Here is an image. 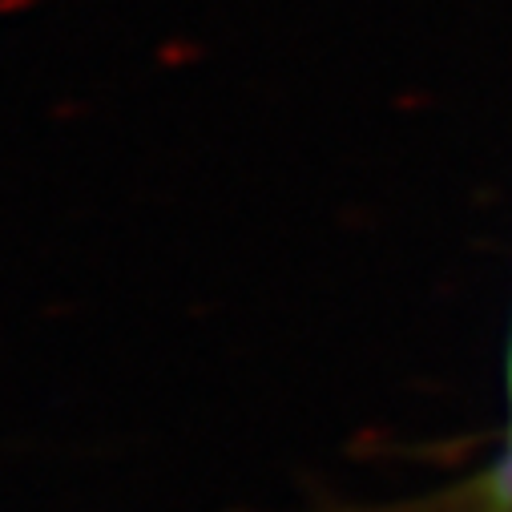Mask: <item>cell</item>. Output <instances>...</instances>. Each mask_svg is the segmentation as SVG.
<instances>
[{
	"label": "cell",
	"instance_id": "1",
	"mask_svg": "<svg viewBox=\"0 0 512 512\" xmlns=\"http://www.w3.org/2000/svg\"><path fill=\"white\" fill-rule=\"evenodd\" d=\"M508 400H512V359H508ZM488 496L496 508L512 512V424H508V444H504V456L496 464V472L488 476Z\"/></svg>",
	"mask_w": 512,
	"mask_h": 512
}]
</instances>
